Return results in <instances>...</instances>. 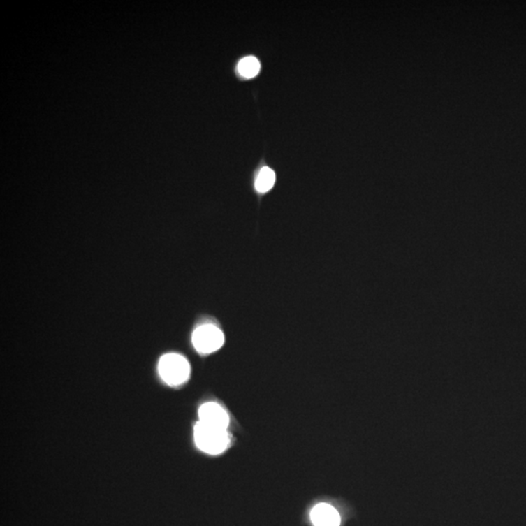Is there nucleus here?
<instances>
[{
  "label": "nucleus",
  "mask_w": 526,
  "mask_h": 526,
  "mask_svg": "<svg viewBox=\"0 0 526 526\" xmlns=\"http://www.w3.org/2000/svg\"><path fill=\"white\" fill-rule=\"evenodd\" d=\"M194 441L200 451L211 455L224 453L231 446V436L227 430L216 428L199 421L194 427Z\"/></svg>",
  "instance_id": "nucleus-1"
},
{
  "label": "nucleus",
  "mask_w": 526,
  "mask_h": 526,
  "mask_svg": "<svg viewBox=\"0 0 526 526\" xmlns=\"http://www.w3.org/2000/svg\"><path fill=\"white\" fill-rule=\"evenodd\" d=\"M158 370L161 379L170 386H180L189 379L190 365L184 356L171 353L160 359Z\"/></svg>",
  "instance_id": "nucleus-2"
},
{
  "label": "nucleus",
  "mask_w": 526,
  "mask_h": 526,
  "mask_svg": "<svg viewBox=\"0 0 526 526\" xmlns=\"http://www.w3.org/2000/svg\"><path fill=\"white\" fill-rule=\"evenodd\" d=\"M192 343L198 352L202 354H210L216 352L224 345V333L216 326L203 325L194 330Z\"/></svg>",
  "instance_id": "nucleus-3"
},
{
  "label": "nucleus",
  "mask_w": 526,
  "mask_h": 526,
  "mask_svg": "<svg viewBox=\"0 0 526 526\" xmlns=\"http://www.w3.org/2000/svg\"><path fill=\"white\" fill-rule=\"evenodd\" d=\"M198 416L199 422L216 428L227 430L231 421L226 409L217 402L204 404L199 409Z\"/></svg>",
  "instance_id": "nucleus-4"
},
{
  "label": "nucleus",
  "mask_w": 526,
  "mask_h": 526,
  "mask_svg": "<svg viewBox=\"0 0 526 526\" xmlns=\"http://www.w3.org/2000/svg\"><path fill=\"white\" fill-rule=\"evenodd\" d=\"M310 518L315 526H339L342 523L335 508L326 503L316 505L311 511Z\"/></svg>",
  "instance_id": "nucleus-5"
},
{
  "label": "nucleus",
  "mask_w": 526,
  "mask_h": 526,
  "mask_svg": "<svg viewBox=\"0 0 526 526\" xmlns=\"http://www.w3.org/2000/svg\"><path fill=\"white\" fill-rule=\"evenodd\" d=\"M275 173L268 167H264L261 170L256 180V189L261 193H265L272 189L275 184Z\"/></svg>",
  "instance_id": "nucleus-6"
},
{
  "label": "nucleus",
  "mask_w": 526,
  "mask_h": 526,
  "mask_svg": "<svg viewBox=\"0 0 526 526\" xmlns=\"http://www.w3.org/2000/svg\"><path fill=\"white\" fill-rule=\"evenodd\" d=\"M238 71L244 78H253L261 71V63L254 57H247L239 63Z\"/></svg>",
  "instance_id": "nucleus-7"
}]
</instances>
